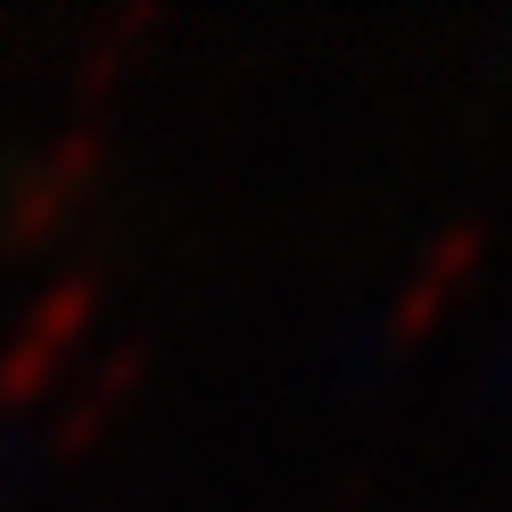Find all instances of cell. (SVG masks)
Listing matches in <instances>:
<instances>
[{
	"mask_svg": "<svg viewBox=\"0 0 512 512\" xmlns=\"http://www.w3.org/2000/svg\"><path fill=\"white\" fill-rule=\"evenodd\" d=\"M91 323H100V281L67 273L17 314L9 347H0V413H34L42 397H58V380L75 372V356L91 347Z\"/></svg>",
	"mask_w": 512,
	"mask_h": 512,
	"instance_id": "1",
	"label": "cell"
},
{
	"mask_svg": "<svg viewBox=\"0 0 512 512\" xmlns=\"http://www.w3.org/2000/svg\"><path fill=\"white\" fill-rule=\"evenodd\" d=\"M100 166H108V133H100V124H75V133H58L42 157H17L9 223H0V240H9V248H42L58 223L91 199Z\"/></svg>",
	"mask_w": 512,
	"mask_h": 512,
	"instance_id": "2",
	"label": "cell"
},
{
	"mask_svg": "<svg viewBox=\"0 0 512 512\" xmlns=\"http://www.w3.org/2000/svg\"><path fill=\"white\" fill-rule=\"evenodd\" d=\"M479 256H488V232L479 223H446V232L413 256V273H405V290L389 306V339L397 347H422L446 314H455L471 298V281H479Z\"/></svg>",
	"mask_w": 512,
	"mask_h": 512,
	"instance_id": "3",
	"label": "cell"
},
{
	"mask_svg": "<svg viewBox=\"0 0 512 512\" xmlns=\"http://www.w3.org/2000/svg\"><path fill=\"white\" fill-rule=\"evenodd\" d=\"M141 380H149V339H124L116 356H108L100 372L83 380V397H75L67 413H58V430H50V455H91V446L108 438V422H116L124 405H133V389H141Z\"/></svg>",
	"mask_w": 512,
	"mask_h": 512,
	"instance_id": "4",
	"label": "cell"
},
{
	"mask_svg": "<svg viewBox=\"0 0 512 512\" xmlns=\"http://www.w3.org/2000/svg\"><path fill=\"white\" fill-rule=\"evenodd\" d=\"M149 42H157V0H133V9H116V17L100 25V34H91V50H83V67H75V91H83L91 108H100L108 91H116L124 75H133V58H141Z\"/></svg>",
	"mask_w": 512,
	"mask_h": 512,
	"instance_id": "5",
	"label": "cell"
}]
</instances>
